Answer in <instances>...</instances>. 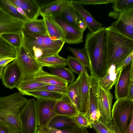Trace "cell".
Returning a JSON list of instances; mask_svg holds the SVG:
<instances>
[{
	"label": "cell",
	"mask_w": 133,
	"mask_h": 133,
	"mask_svg": "<svg viewBox=\"0 0 133 133\" xmlns=\"http://www.w3.org/2000/svg\"><path fill=\"white\" fill-rule=\"evenodd\" d=\"M102 27L95 32H88L84 46L89 61L92 74L99 79L106 74L108 69L106 49V28Z\"/></svg>",
	"instance_id": "6da1fadb"
},
{
	"label": "cell",
	"mask_w": 133,
	"mask_h": 133,
	"mask_svg": "<svg viewBox=\"0 0 133 133\" xmlns=\"http://www.w3.org/2000/svg\"><path fill=\"white\" fill-rule=\"evenodd\" d=\"M21 34L22 44L36 60L58 54L65 43L64 40H52L48 35L31 34L23 29Z\"/></svg>",
	"instance_id": "7a4b0ae2"
},
{
	"label": "cell",
	"mask_w": 133,
	"mask_h": 133,
	"mask_svg": "<svg viewBox=\"0 0 133 133\" xmlns=\"http://www.w3.org/2000/svg\"><path fill=\"white\" fill-rule=\"evenodd\" d=\"M28 101L19 92L0 97V124L6 127L11 133H21L19 114Z\"/></svg>",
	"instance_id": "3957f363"
},
{
	"label": "cell",
	"mask_w": 133,
	"mask_h": 133,
	"mask_svg": "<svg viewBox=\"0 0 133 133\" xmlns=\"http://www.w3.org/2000/svg\"><path fill=\"white\" fill-rule=\"evenodd\" d=\"M106 49L108 67L121 64L133 52V40L111 28H106Z\"/></svg>",
	"instance_id": "277c9868"
},
{
	"label": "cell",
	"mask_w": 133,
	"mask_h": 133,
	"mask_svg": "<svg viewBox=\"0 0 133 133\" xmlns=\"http://www.w3.org/2000/svg\"><path fill=\"white\" fill-rule=\"evenodd\" d=\"M111 116L112 121L107 125L108 127L114 133H124L133 116V100L127 98L116 100L113 106Z\"/></svg>",
	"instance_id": "5b68a950"
},
{
	"label": "cell",
	"mask_w": 133,
	"mask_h": 133,
	"mask_svg": "<svg viewBox=\"0 0 133 133\" xmlns=\"http://www.w3.org/2000/svg\"><path fill=\"white\" fill-rule=\"evenodd\" d=\"M21 133H37L38 121L36 113V100H28L21 109L19 114Z\"/></svg>",
	"instance_id": "8992f818"
},
{
	"label": "cell",
	"mask_w": 133,
	"mask_h": 133,
	"mask_svg": "<svg viewBox=\"0 0 133 133\" xmlns=\"http://www.w3.org/2000/svg\"><path fill=\"white\" fill-rule=\"evenodd\" d=\"M108 15L116 20L109 27L133 40V8L122 12L111 11Z\"/></svg>",
	"instance_id": "52a82bcc"
},
{
	"label": "cell",
	"mask_w": 133,
	"mask_h": 133,
	"mask_svg": "<svg viewBox=\"0 0 133 133\" xmlns=\"http://www.w3.org/2000/svg\"><path fill=\"white\" fill-rule=\"evenodd\" d=\"M98 79L90 74L89 78V95L86 115L90 124L98 121L100 118L98 96Z\"/></svg>",
	"instance_id": "ba28073f"
},
{
	"label": "cell",
	"mask_w": 133,
	"mask_h": 133,
	"mask_svg": "<svg viewBox=\"0 0 133 133\" xmlns=\"http://www.w3.org/2000/svg\"><path fill=\"white\" fill-rule=\"evenodd\" d=\"M16 58L21 69L23 76L34 75L43 68L22 44L19 48L16 49Z\"/></svg>",
	"instance_id": "9c48e42d"
},
{
	"label": "cell",
	"mask_w": 133,
	"mask_h": 133,
	"mask_svg": "<svg viewBox=\"0 0 133 133\" xmlns=\"http://www.w3.org/2000/svg\"><path fill=\"white\" fill-rule=\"evenodd\" d=\"M56 101L37 99L36 105L38 126L48 127L51 120L57 115L54 109Z\"/></svg>",
	"instance_id": "30bf717a"
},
{
	"label": "cell",
	"mask_w": 133,
	"mask_h": 133,
	"mask_svg": "<svg viewBox=\"0 0 133 133\" xmlns=\"http://www.w3.org/2000/svg\"><path fill=\"white\" fill-rule=\"evenodd\" d=\"M132 80H133V61L121 70L115 85L116 99L127 98L129 85Z\"/></svg>",
	"instance_id": "8fae6325"
},
{
	"label": "cell",
	"mask_w": 133,
	"mask_h": 133,
	"mask_svg": "<svg viewBox=\"0 0 133 133\" xmlns=\"http://www.w3.org/2000/svg\"><path fill=\"white\" fill-rule=\"evenodd\" d=\"M23 76L21 69L15 58L5 66L1 78L4 85L12 89L17 88Z\"/></svg>",
	"instance_id": "7c38bea8"
},
{
	"label": "cell",
	"mask_w": 133,
	"mask_h": 133,
	"mask_svg": "<svg viewBox=\"0 0 133 133\" xmlns=\"http://www.w3.org/2000/svg\"><path fill=\"white\" fill-rule=\"evenodd\" d=\"M98 96L100 114L99 119L108 125L112 121L111 109L113 95L110 91L106 90L98 85Z\"/></svg>",
	"instance_id": "4fadbf2b"
},
{
	"label": "cell",
	"mask_w": 133,
	"mask_h": 133,
	"mask_svg": "<svg viewBox=\"0 0 133 133\" xmlns=\"http://www.w3.org/2000/svg\"><path fill=\"white\" fill-rule=\"evenodd\" d=\"M52 16L61 29L65 42L70 44H78L82 42L83 32L67 23L61 16Z\"/></svg>",
	"instance_id": "5bb4252c"
},
{
	"label": "cell",
	"mask_w": 133,
	"mask_h": 133,
	"mask_svg": "<svg viewBox=\"0 0 133 133\" xmlns=\"http://www.w3.org/2000/svg\"><path fill=\"white\" fill-rule=\"evenodd\" d=\"M24 21L0 9V33L21 32Z\"/></svg>",
	"instance_id": "9a60e30c"
},
{
	"label": "cell",
	"mask_w": 133,
	"mask_h": 133,
	"mask_svg": "<svg viewBox=\"0 0 133 133\" xmlns=\"http://www.w3.org/2000/svg\"><path fill=\"white\" fill-rule=\"evenodd\" d=\"M71 0H56L39 6L42 16H61L62 13L72 4Z\"/></svg>",
	"instance_id": "2e32d148"
},
{
	"label": "cell",
	"mask_w": 133,
	"mask_h": 133,
	"mask_svg": "<svg viewBox=\"0 0 133 133\" xmlns=\"http://www.w3.org/2000/svg\"><path fill=\"white\" fill-rule=\"evenodd\" d=\"M17 7H20L25 17L29 20L37 19L40 14L39 5L34 0H11Z\"/></svg>",
	"instance_id": "e0dca14e"
},
{
	"label": "cell",
	"mask_w": 133,
	"mask_h": 133,
	"mask_svg": "<svg viewBox=\"0 0 133 133\" xmlns=\"http://www.w3.org/2000/svg\"><path fill=\"white\" fill-rule=\"evenodd\" d=\"M120 64L110 65L105 75L98 79V85L106 90L110 91L116 83L119 76L122 70L119 67Z\"/></svg>",
	"instance_id": "ac0fdd59"
},
{
	"label": "cell",
	"mask_w": 133,
	"mask_h": 133,
	"mask_svg": "<svg viewBox=\"0 0 133 133\" xmlns=\"http://www.w3.org/2000/svg\"><path fill=\"white\" fill-rule=\"evenodd\" d=\"M54 109L57 115L72 117L79 113L67 95H64L60 99L56 101Z\"/></svg>",
	"instance_id": "d6986e66"
},
{
	"label": "cell",
	"mask_w": 133,
	"mask_h": 133,
	"mask_svg": "<svg viewBox=\"0 0 133 133\" xmlns=\"http://www.w3.org/2000/svg\"><path fill=\"white\" fill-rule=\"evenodd\" d=\"M81 75L68 86L67 95L79 113L81 111Z\"/></svg>",
	"instance_id": "ffe728a7"
},
{
	"label": "cell",
	"mask_w": 133,
	"mask_h": 133,
	"mask_svg": "<svg viewBox=\"0 0 133 133\" xmlns=\"http://www.w3.org/2000/svg\"><path fill=\"white\" fill-rule=\"evenodd\" d=\"M61 16L67 23L83 32L87 27L80 15L73 7L72 4L62 13Z\"/></svg>",
	"instance_id": "44dd1931"
},
{
	"label": "cell",
	"mask_w": 133,
	"mask_h": 133,
	"mask_svg": "<svg viewBox=\"0 0 133 133\" xmlns=\"http://www.w3.org/2000/svg\"><path fill=\"white\" fill-rule=\"evenodd\" d=\"M72 6L85 23L90 32H95L102 28V24L96 21L83 5L72 3Z\"/></svg>",
	"instance_id": "7402d4cb"
},
{
	"label": "cell",
	"mask_w": 133,
	"mask_h": 133,
	"mask_svg": "<svg viewBox=\"0 0 133 133\" xmlns=\"http://www.w3.org/2000/svg\"><path fill=\"white\" fill-rule=\"evenodd\" d=\"M42 17L44 21L47 35L49 37L54 40H64L63 32L52 17L48 16Z\"/></svg>",
	"instance_id": "603a6c76"
},
{
	"label": "cell",
	"mask_w": 133,
	"mask_h": 133,
	"mask_svg": "<svg viewBox=\"0 0 133 133\" xmlns=\"http://www.w3.org/2000/svg\"><path fill=\"white\" fill-rule=\"evenodd\" d=\"M36 81L47 84L55 85L63 87H67L68 83L66 82L51 73L44 71L43 68L35 74L33 75Z\"/></svg>",
	"instance_id": "cb8c5ba5"
},
{
	"label": "cell",
	"mask_w": 133,
	"mask_h": 133,
	"mask_svg": "<svg viewBox=\"0 0 133 133\" xmlns=\"http://www.w3.org/2000/svg\"><path fill=\"white\" fill-rule=\"evenodd\" d=\"M22 29L32 34L47 35L45 23L43 19L28 20L24 22Z\"/></svg>",
	"instance_id": "d4e9b609"
},
{
	"label": "cell",
	"mask_w": 133,
	"mask_h": 133,
	"mask_svg": "<svg viewBox=\"0 0 133 133\" xmlns=\"http://www.w3.org/2000/svg\"><path fill=\"white\" fill-rule=\"evenodd\" d=\"M46 84L35 81L33 75L23 76L17 88L22 95Z\"/></svg>",
	"instance_id": "484cf974"
},
{
	"label": "cell",
	"mask_w": 133,
	"mask_h": 133,
	"mask_svg": "<svg viewBox=\"0 0 133 133\" xmlns=\"http://www.w3.org/2000/svg\"><path fill=\"white\" fill-rule=\"evenodd\" d=\"M89 76L88 73L81 75V113L86 115L89 95Z\"/></svg>",
	"instance_id": "4316f807"
},
{
	"label": "cell",
	"mask_w": 133,
	"mask_h": 133,
	"mask_svg": "<svg viewBox=\"0 0 133 133\" xmlns=\"http://www.w3.org/2000/svg\"><path fill=\"white\" fill-rule=\"evenodd\" d=\"M39 64L42 67L56 68L64 67L67 65L66 59L57 54L37 59Z\"/></svg>",
	"instance_id": "83f0119b"
},
{
	"label": "cell",
	"mask_w": 133,
	"mask_h": 133,
	"mask_svg": "<svg viewBox=\"0 0 133 133\" xmlns=\"http://www.w3.org/2000/svg\"><path fill=\"white\" fill-rule=\"evenodd\" d=\"M76 123L72 117L63 115H57L50 121L48 128L61 129L72 126Z\"/></svg>",
	"instance_id": "f1b7e54d"
},
{
	"label": "cell",
	"mask_w": 133,
	"mask_h": 133,
	"mask_svg": "<svg viewBox=\"0 0 133 133\" xmlns=\"http://www.w3.org/2000/svg\"><path fill=\"white\" fill-rule=\"evenodd\" d=\"M51 73L56 75L68 83L74 82L75 77L73 72L69 69L64 67L56 68H49Z\"/></svg>",
	"instance_id": "f546056e"
},
{
	"label": "cell",
	"mask_w": 133,
	"mask_h": 133,
	"mask_svg": "<svg viewBox=\"0 0 133 133\" xmlns=\"http://www.w3.org/2000/svg\"><path fill=\"white\" fill-rule=\"evenodd\" d=\"M24 95L32 96L37 99L57 101L64 95L47 91L34 90L26 92Z\"/></svg>",
	"instance_id": "4dcf8cb0"
},
{
	"label": "cell",
	"mask_w": 133,
	"mask_h": 133,
	"mask_svg": "<svg viewBox=\"0 0 133 133\" xmlns=\"http://www.w3.org/2000/svg\"><path fill=\"white\" fill-rule=\"evenodd\" d=\"M0 9L5 11L12 16L24 22L28 20L17 11L16 7L11 0H0Z\"/></svg>",
	"instance_id": "1f68e13d"
},
{
	"label": "cell",
	"mask_w": 133,
	"mask_h": 133,
	"mask_svg": "<svg viewBox=\"0 0 133 133\" xmlns=\"http://www.w3.org/2000/svg\"><path fill=\"white\" fill-rule=\"evenodd\" d=\"M68 49L72 53L77 60L85 66L88 68L90 71V63L87 51L84 47L79 49L69 46Z\"/></svg>",
	"instance_id": "d6a6232c"
},
{
	"label": "cell",
	"mask_w": 133,
	"mask_h": 133,
	"mask_svg": "<svg viewBox=\"0 0 133 133\" xmlns=\"http://www.w3.org/2000/svg\"><path fill=\"white\" fill-rule=\"evenodd\" d=\"M16 49L0 35V59L6 57L16 58Z\"/></svg>",
	"instance_id": "836d02e7"
},
{
	"label": "cell",
	"mask_w": 133,
	"mask_h": 133,
	"mask_svg": "<svg viewBox=\"0 0 133 133\" xmlns=\"http://www.w3.org/2000/svg\"><path fill=\"white\" fill-rule=\"evenodd\" d=\"M0 35L16 49L19 48L22 44L21 32L17 33H4L1 34Z\"/></svg>",
	"instance_id": "e575fe53"
},
{
	"label": "cell",
	"mask_w": 133,
	"mask_h": 133,
	"mask_svg": "<svg viewBox=\"0 0 133 133\" xmlns=\"http://www.w3.org/2000/svg\"><path fill=\"white\" fill-rule=\"evenodd\" d=\"M66 59L67 64L73 72L78 75L83 73H88L85 66L75 57L69 56Z\"/></svg>",
	"instance_id": "d590c367"
},
{
	"label": "cell",
	"mask_w": 133,
	"mask_h": 133,
	"mask_svg": "<svg viewBox=\"0 0 133 133\" xmlns=\"http://www.w3.org/2000/svg\"><path fill=\"white\" fill-rule=\"evenodd\" d=\"M48 128L50 133H89L87 128L79 126L76 123L61 129Z\"/></svg>",
	"instance_id": "8d00e7d4"
},
{
	"label": "cell",
	"mask_w": 133,
	"mask_h": 133,
	"mask_svg": "<svg viewBox=\"0 0 133 133\" xmlns=\"http://www.w3.org/2000/svg\"><path fill=\"white\" fill-rule=\"evenodd\" d=\"M112 5L114 11L122 12L133 8V0H114Z\"/></svg>",
	"instance_id": "74e56055"
},
{
	"label": "cell",
	"mask_w": 133,
	"mask_h": 133,
	"mask_svg": "<svg viewBox=\"0 0 133 133\" xmlns=\"http://www.w3.org/2000/svg\"><path fill=\"white\" fill-rule=\"evenodd\" d=\"M68 87L46 84L34 90H45L65 95L67 94Z\"/></svg>",
	"instance_id": "f35d334b"
},
{
	"label": "cell",
	"mask_w": 133,
	"mask_h": 133,
	"mask_svg": "<svg viewBox=\"0 0 133 133\" xmlns=\"http://www.w3.org/2000/svg\"><path fill=\"white\" fill-rule=\"evenodd\" d=\"M91 128H93L97 133H114L107 125L100 119L98 121L90 123Z\"/></svg>",
	"instance_id": "ab89813d"
},
{
	"label": "cell",
	"mask_w": 133,
	"mask_h": 133,
	"mask_svg": "<svg viewBox=\"0 0 133 133\" xmlns=\"http://www.w3.org/2000/svg\"><path fill=\"white\" fill-rule=\"evenodd\" d=\"M114 0H73V3L83 5H85L106 4L113 3Z\"/></svg>",
	"instance_id": "60d3db41"
},
{
	"label": "cell",
	"mask_w": 133,
	"mask_h": 133,
	"mask_svg": "<svg viewBox=\"0 0 133 133\" xmlns=\"http://www.w3.org/2000/svg\"><path fill=\"white\" fill-rule=\"evenodd\" d=\"M72 118L78 125L87 128L89 127L91 128L90 124L86 115L79 113Z\"/></svg>",
	"instance_id": "b9f144b4"
},
{
	"label": "cell",
	"mask_w": 133,
	"mask_h": 133,
	"mask_svg": "<svg viewBox=\"0 0 133 133\" xmlns=\"http://www.w3.org/2000/svg\"><path fill=\"white\" fill-rule=\"evenodd\" d=\"M133 61V52L129 55L121 63L119 67L122 69Z\"/></svg>",
	"instance_id": "7bdbcfd3"
},
{
	"label": "cell",
	"mask_w": 133,
	"mask_h": 133,
	"mask_svg": "<svg viewBox=\"0 0 133 133\" xmlns=\"http://www.w3.org/2000/svg\"><path fill=\"white\" fill-rule=\"evenodd\" d=\"M15 58L11 57H6L0 59V66L4 67L10 62L13 61Z\"/></svg>",
	"instance_id": "ee69618b"
},
{
	"label": "cell",
	"mask_w": 133,
	"mask_h": 133,
	"mask_svg": "<svg viewBox=\"0 0 133 133\" xmlns=\"http://www.w3.org/2000/svg\"><path fill=\"white\" fill-rule=\"evenodd\" d=\"M127 98L133 100V80L130 82L128 91V96Z\"/></svg>",
	"instance_id": "f6af8a7d"
},
{
	"label": "cell",
	"mask_w": 133,
	"mask_h": 133,
	"mask_svg": "<svg viewBox=\"0 0 133 133\" xmlns=\"http://www.w3.org/2000/svg\"><path fill=\"white\" fill-rule=\"evenodd\" d=\"M124 133H133V116L131 117L127 129Z\"/></svg>",
	"instance_id": "bcb514c9"
},
{
	"label": "cell",
	"mask_w": 133,
	"mask_h": 133,
	"mask_svg": "<svg viewBox=\"0 0 133 133\" xmlns=\"http://www.w3.org/2000/svg\"><path fill=\"white\" fill-rule=\"evenodd\" d=\"M37 133H50L48 127H42L38 126Z\"/></svg>",
	"instance_id": "7dc6e473"
},
{
	"label": "cell",
	"mask_w": 133,
	"mask_h": 133,
	"mask_svg": "<svg viewBox=\"0 0 133 133\" xmlns=\"http://www.w3.org/2000/svg\"><path fill=\"white\" fill-rule=\"evenodd\" d=\"M0 133H11L6 126L0 124Z\"/></svg>",
	"instance_id": "c3c4849f"
},
{
	"label": "cell",
	"mask_w": 133,
	"mask_h": 133,
	"mask_svg": "<svg viewBox=\"0 0 133 133\" xmlns=\"http://www.w3.org/2000/svg\"><path fill=\"white\" fill-rule=\"evenodd\" d=\"M4 67L0 66V78H1Z\"/></svg>",
	"instance_id": "681fc988"
},
{
	"label": "cell",
	"mask_w": 133,
	"mask_h": 133,
	"mask_svg": "<svg viewBox=\"0 0 133 133\" xmlns=\"http://www.w3.org/2000/svg\"><path fill=\"white\" fill-rule=\"evenodd\" d=\"M1 34V33H0V35Z\"/></svg>",
	"instance_id": "f907efd6"
}]
</instances>
